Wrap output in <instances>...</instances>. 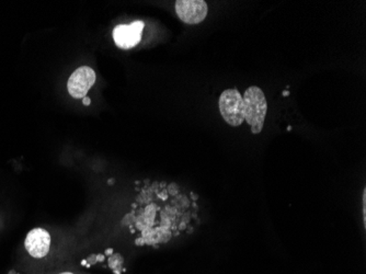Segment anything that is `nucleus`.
Segmentation results:
<instances>
[{"instance_id": "nucleus-3", "label": "nucleus", "mask_w": 366, "mask_h": 274, "mask_svg": "<svg viewBox=\"0 0 366 274\" xmlns=\"http://www.w3.org/2000/svg\"><path fill=\"white\" fill-rule=\"evenodd\" d=\"M219 112L227 124L240 126L244 121V99L237 89L223 91L218 100Z\"/></svg>"}, {"instance_id": "nucleus-6", "label": "nucleus", "mask_w": 366, "mask_h": 274, "mask_svg": "<svg viewBox=\"0 0 366 274\" xmlns=\"http://www.w3.org/2000/svg\"><path fill=\"white\" fill-rule=\"evenodd\" d=\"M144 22L134 21L131 25H120L113 30V39L117 48H132L140 42Z\"/></svg>"}, {"instance_id": "nucleus-8", "label": "nucleus", "mask_w": 366, "mask_h": 274, "mask_svg": "<svg viewBox=\"0 0 366 274\" xmlns=\"http://www.w3.org/2000/svg\"><path fill=\"white\" fill-rule=\"evenodd\" d=\"M82 103L85 105H89L91 103V100H90V98L85 97L82 99Z\"/></svg>"}, {"instance_id": "nucleus-2", "label": "nucleus", "mask_w": 366, "mask_h": 274, "mask_svg": "<svg viewBox=\"0 0 366 274\" xmlns=\"http://www.w3.org/2000/svg\"><path fill=\"white\" fill-rule=\"evenodd\" d=\"M244 120L251 127L254 134H259L263 130L267 117L268 103L263 91L257 86H252L244 91Z\"/></svg>"}, {"instance_id": "nucleus-5", "label": "nucleus", "mask_w": 366, "mask_h": 274, "mask_svg": "<svg viewBox=\"0 0 366 274\" xmlns=\"http://www.w3.org/2000/svg\"><path fill=\"white\" fill-rule=\"evenodd\" d=\"M175 8L180 20L187 25L202 22L209 13V7L204 0H178Z\"/></svg>"}, {"instance_id": "nucleus-1", "label": "nucleus", "mask_w": 366, "mask_h": 274, "mask_svg": "<svg viewBox=\"0 0 366 274\" xmlns=\"http://www.w3.org/2000/svg\"><path fill=\"white\" fill-rule=\"evenodd\" d=\"M193 205L178 185L155 182L143 189L133 204L131 224L138 230L140 244H164L187 228Z\"/></svg>"}, {"instance_id": "nucleus-9", "label": "nucleus", "mask_w": 366, "mask_h": 274, "mask_svg": "<svg viewBox=\"0 0 366 274\" xmlns=\"http://www.w3.org/2000/svg\"><path fill=\"white\" fill-rule=\"evenodd\" d=\"M60 274H72V273H70V272H64V273H60Z\"/></svg>"}, {"instance_id": "nucleus-4", "label": "nucleus", "mask_w": 366, "mask_h": 274, "mask_svg": "<svg viewBox=\"0 0 366 274\" xmlns=\"http://www.w3.org/2000/svg\"><path fill=\"white\" fill-rule=\"evenodd\" d=\"M95 70L88 66H82L72 72L68 79V93L75 99H84L90 88L95 85Z\"/></svg>"}, {"instance_id": "nucleus-7", "label": "nucleus", "mask_w": 366, "mask_h": 274, "mask_svg": "<svg viewBox=\"0 0 366 274\" xmlns=\"http://www.w3.org/2000/svg\"><path fill=\"white\" fill-rule=\"evenodd\" d=\"M25 246L33 258H44L50 252V234L42 228H35L27 235Z\"/></svg>"}]
</instances>
